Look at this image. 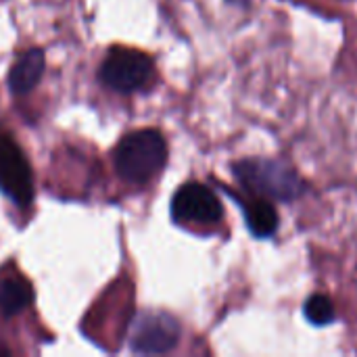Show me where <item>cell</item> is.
<instances>
[{"mask_svg": "<svg viewBox=\"0 0 357 357\" xmlns=\"http://www.w3.org/2000/svg\"><path fill=\"white\" fill-rule=\"evenodd\" d=\"M165 159L167 144L157 130H138L128 134L113 155L117 174L132 184L149 182L165 165Z\"/></svg>", "mask_w": 357, "mask_h": 357, "instance_id": "cell-1", "label": "cell"}, {"mask_svg": "<svg viewBox=\"0 0 357 357\" xmlns=\"http://www.w3.org/2000/svg\"><path fill=\"white\" fill-rule=\"evenodd\" d=\"M234 176L251 192L272 201H293L303 195L299 174L276 159H245L234 165Z\"/></svg>", "mask_w": 357, "mask_h": 357, "instance_id": "cell-2", "label": "cell"}, {"mask_svg": "<svg viewBox=\"0 0 357 357\" xmlns=\"http://www.w3.org/2000/svg\"><path fill=\"white\" fill-rule=\"evenodd\" d=\"M153 77V61L138 50L115 48L100 67L105 86L117 92H134L144 88Z\"/></svg>", "mask_w": 357, "mask_h": 357, "instance_id": "cell-3", "label": "cell"}, {"mask_svg": "<svg viewBox=\"0 0 357 357\" xmlns=\"http://www.w3.org/2000/svg\"><path fill=\"white\" fill-rule=\"evenodd\" d=\"M0 190L21 207H27L33 199L29 163L8 132H0Z\"/></svg>", "mask_w": 357, "mask_h": 357, "instance_id": "cell-4", "label": "cell"}, {"mask_svg": "<svg viewBox=\"0 0 357 357\" xmlns=\"http://www.w3.org/2000/svg\"><path fill=\"white\" fill-rule=\"evenodd\" d=\"M180 324L174 316L163 312H144L132 326V349L142 356L167 354L178 345Z\"/></svg>", "mask_w": 357, "mask_h": 357, "instance_id": "cell-5", "label": "cell"}, {"mask_svg": "<svg viewBox=\"0 0 357 357\" xmlns=\"http://www.w3.org/2000/svg\"><path fill=\"white\" fill-rule=\"evenodd\" d=\"M172 213L178 222H192V224H215L222 220V203L213 190L199 182L184 184L174 201Z\"/></svg>", "mask_w": 357, "mask_h": 357, "instance_id": "cell-6", "label": "cell"}, {"mask_svg": "<svg viewBox=\"0 0 357 357\" xmlns=\"http://www.w3.org/2000/svg\"><path fill=\"white\" fill-rule=\"evenodd\" d=\"M44 73V52L40 48H31L17 59L8 73V86L15 94H27L33 90Z\"/></svg>", "mask_w": 357, "mask_h": 357, "instance_id": "cell-7", "label": "cell"}, {"mask_svg": "<svg viewBox=\"0 0 357 357\" xmlns=\"http://www.w3.org/2000/svg\"><path fill=\"white\" fill-rule=\"evenodd\" d=\"M31 303V287L25 278L13 276L0 284V312L10 318L21 314Z\"/></svg>", "mask_w": 357, "mask_h": 357, "instance_id": "cell-8", "label": "cell"}, {"mask_svg": "<svg viewBox=\"0 0 357 357\" xmlns=\"http://www.w3.org/2000/svg\"><path fill=\"white\" fill-rule=\"evenodd\" d=\"M245 218H247L249 230L259 238L272 236L278 228V213L266 199L247 203L245 205Z\"/></svg>", "mask_w": 357, "mask_h": 357, "instance_id": "cell-9", "label": "cell"}, {"mask_svg": "<svg viewBox=\"0 0 357 357\" xmlns=\"http://www.w3.org/2000/svg\"><path fill=\"white\" fill-rule=\"evenodd\" d=\"M305 318L316 324V326H324L331 324L335 320V307L331 303L328 297L324 295H314L305 301Z\"/></svg>", "mask_w": 357, "mask_h": 357, "instance_id": "cell-10", "label": "cell"}, {"mask_svg": "<svg viewBox=\"0 0 357 357\" xmlns=\"http://www.w3.org/2000/svg\"><path fill=\"white\" fill-rule=\"evenodd\" d=\"M228 2H230V4H236V6H245L249 0H228Z\"/></svg>", "mask_w": 357, "mask_h": 357, "instance_id": "cell-11", "label": "cell"}]
</instances>
